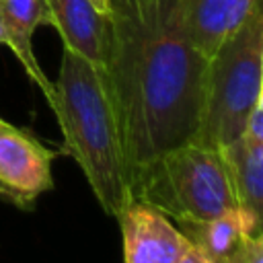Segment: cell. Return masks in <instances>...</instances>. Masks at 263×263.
<instances>
[{"label": "cell", "instance_id": "6da1fadb", "mask_svg": "<svg viewBox=\"0 0 263 263\" xmlns=\"http://www.w3.org/2000/svg\"><path fill=\"white\" fill-rule=\"evenodd\" d=\"M208 58L193 45L171 0H109L103 66L115 109L127 183L146 164L193 140Z\"/></svg>", "mask_w": 263, "mask_h": 263}, {"label": "cell", "instance_id": "7a4b0ae2", "mask_svg": "<svg viewBox=\"0 0 263 263\" xmlns=\"http://www.w3.org/2000/svg\"><path fill=\"white\" fill-rule=\"evenodd\" d=\"M49 107L62 129V152L78 162L103 212L117 218L134 197L103 70L64 47Z\"/></svg>", "mask_w": 263, "mask_h": 263}, {"label": "cell", "instance_id": "3957f363", "mask_svg": "<svg viewBox=\"0 0 263 263\" xmlns=\"http://www.w3.org/2000/svg\"><path fill=\"white\" fill-rule=\"evenodd\" d=\"M263 97V8L208 60L199 125L191 142L220 150L242 134L253 105Z\"/></svg>", "mask_w": 263, "mask_h": 263}, {"label": "cell", "instance_id": "277c9868", "mask_svg": "<svg viewBox=\"0 0 263 263\" xmlns=\"http://www.w3.org/2000/svg\"><path fill=\"white\" fill-rule=\"evenodd\" d=\"M129 193L175 222L210 220L236 208L220 150L195 142L168 150L138 171Z\"/></svg>", "mask_w": 263, "mask_h": 263}, {"label": "cell", "instance_id": "5b68a950", "mask_svg": "<svg viewBox=\"0 0 263 263\" xmlns=\"http://www.w3.org/2000/svg\"><path fill=\"white\" fill-rule=\"evenodd\" d=\"M58 156L33 132L0 117V197L31 212L53 189L51 168Z\"/></svg>", "mask_w": 263, "mask_h": 263}, {"label": "cell", "instance_id": "8992f818", "mask_svg": "<svg viewBox=\"0 0 263 263\" xmlns=\"http://www.w3.org/2000/svg\"><path fill=\"white\" fill-rule=\"evenodd\" d=\"M123 236V263H179L191 245L158 210L132 199L117 216Z\"/></svg>", "mask_w": 263, "mask_h": 263}, {"label": "cell", "instance_id": "52a82bcc", "mask_svg": "<svg viewBox=\"0 0 263 263\" xmlns=\"http://www.w3.org/2000/svg\"><path fill=\"white\" fill-rule=\"evenodd\" d=\"M193 45L210 60L261 0H171Z\"/></svg>", "mask_w": 263, "mask_h": 263}, {"label": "cell", "instance_id": "ba28073f", "mask_svg": "<svg viewBox=\"0 0 263 263\" xmlns=\"http://www.w3.org/2000/svg\"><path fill=\"white\" fill-rule=\"evenodd\" d=\"M64 47L80 53L103 70L109 45V12H101L90 0H43Z\"/></svg>", "mask_w": 263, "mask_h": 263}, {"label": "cell", "instance_id": "9c48e42d", "mask_svg": "<svg viewBox=\"0 0 263 263\" xmlns=\"http://www.w3.org/2000/svg\"><path fill=\"white\" fill-rule=\"evenodd\" d=\"M0 18L4 23L10 51L16 55L27 76L39 86L47 105L53 99V82L41 70L33 51V33L41 25H49V12L43 0H0Z\"/></svg>", "mask_w": 263, "mask_h": 263}, {"label": "cell", "instance_id": "30bf717a", "mask_svg": "<svg viewBox=\"0 0 263 263\" xmlns=\"http://www.w3.org/2000/svg\"><path fill=\"white\" fill-rule=\"evenodd\" d=\"M220 156L226 166L234 203L251 218L261 222L263 214V144L238 136L224 148Z\"/></svg>", "mask_w": 263, "mask_h": 263}, {"label": "cell", "instance_id": "8fae6325", "mask_svg": "<svg viewBox=\"0 0 263 263\" xmlns=\"http://www.w3.org/2000/svg\"><path fill=\"white\" fill-rule=\"evenodd\" d=\"M177 224L181 234L191 245L201 249L214 263H222L245 236L263 234L261 222L238 208H230L210 220H189Z\"/></svg>", "mask_w": 263, "mask_h": 263}, {"label": "cell", "instance_id": "7c38bea8", "mask_svg": "<svg viewBox=\"0 0 263 263\" xmlns=\"http://www.w3.org/2000/svg\"><path fill=\"white\" fill-rule=\"evenodd\" d=\"M222 263H263V234L245 236Z\"/></svg>", "mask_w": 263, "mask_h": 263}, {"label": "cell", "instance_id": "4fadbf2b", "mask_svg": "<svg viewBox=\"0 0 263 263\" xmlns=\"http://www.w3.org/2000/svg\"><path fill=\"white\" fill-rule=\"evenodd\" d=\"M240 136H245L247 140H253V142H261L263 144V97L249 111Z\"/></svg>", "mask_w": 263, "mask_h": 263}, {"label": "cell", "instance_id": "5bb4252c", "mask_svg": "<svg viewBox=\"0 0 263 263\" xmlns=\"http://www.w3.org/2000/svg\"><path fill=\"white\" fill-rule=\"evenodd\" d=\"M179 263H214V261H212L201 249H197L195 245H189Z\"/></svg>", "mask_w": 263, "mask_h": 263}, {"label": "cell", "instance_id": "9a60e30c", "mask_svg": "<svg viewBox=\"0 0 263 263\" xmlns=\"http://www.w3.org/2000/svg\"><path fill=\"white\" fill-rule=\"evenodd\" d=\"M101 12H109V0H90Z\"/></svg>", "mask_w": 263, "mask_h": 263}, {"label": "cell", "instance_id": "2e32d148", "mask_svg": "<svg viewBox=\"0 0 263 263\" xmlns=\"http://www.w3.org/2000/svg\"><path fill=\"white\" fill-rule=\"evenodd\" d=\"M0 45H8V35H6V29H4L2 18H0Z\"/></svg>", "mask_w": 263, "mask_h": 263}, {"label": "cell", "instance_id": "e0dca14e", "mask_svg": "<svg viewBox=\"0 0 263 263\" xmlns=\"http://www.w3.org/2000/svg\"><path fill=\"white\" fill-rule=\"evenodd\" d=\"M148 2H156V0H148Z\"/></svg>", "mask_w": 263, "mask_h": 263}]
</instances>
